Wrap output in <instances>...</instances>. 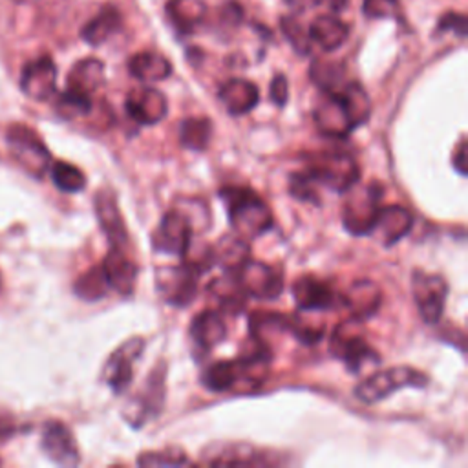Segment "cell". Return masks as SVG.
I'll use <instances>...</instances> for the list:
<instances>
[{
  "label": "cell",
  "mask_w": 468,
  "mask_h": 468,
  "mask_svg": "<svg viewBox=\"0 0 468 468\" xmlns=\"http://www.w3.org/2000/svg\"><path fill=\"white\" fill-rule=\"evenodd\" d=\"M15 430H16L15 420H13L9 415L0 413V441L11 437V435L15 433Z\"/></svg>",
  "instance_id": "cell-45"
},
{
  "label": "cell",
  "mask_w": 468,
  "mask_h": 468,
  "mask_svg": "<svg viewBox=\"0 0 468 468\" xmlns=\"http://www.w3.org/2000/svg\"><path fill=\"white\" fill-rule=\"evenodd\" d=\"M305 172L316 185L327 186L335 192H346L358 183L360 170L355 159L344 152H318L311 154Z\"/></svg>",
  "instance_id": "cell-2"
},
{
  "label": "cell",
  "mask_w": 468,
  "mask_h": 468,
  "mask_svg": "<svg viewBox=\"0 0 468 468\" xmlns=\"http://www.w3.org/2000/svg\"><path fill=\"white\" fill-rule=\"evenodd\" d=\"M411 291L420 318L426 324H437L444 313V302L448 296V283L444 278L417 271L411 280Z\"/></svg>",
  "instance_id": "cell-11"
},
{
  "label": "cell",
  "mask_w": 468,
  "mask_h": 468,
  "mask_svg": "<svg viewBox=\"0 0 468 468\" xmlns=\"http://www.w3.org/2000/svg\"><path fill=\"white\" fill-rule=\"evenodd\" d=\"M165 380H166V364L157 362L155 367L150 371L148 378H144V386L141 391L130 399L124 406V419L139 428L150 419H154L165 402Z\"/></svg>",
  "instance_id": "cell-7"
},
{
  "label": "cell",
  "mask_w": 468,
  "mask_h": 468,
  "mask_svg": "<svg viewBox=\"0 0 468 468\" xmlns=\"http://www.w3.org/2000/svg\"><path fill=\"white\" fill-rule=\"evenodd\" d=\"M435 31L442 33V31H453L459 38H464L466 37V16L461 15V13H455V11H450V13H444L439 22H437V27Z\"/></svg>",
  "instance_id": "cell-41"
},
{
  "label": "cell",
  "mask_w": 468,
  "mask_h": 468,
  "mask_svg": "<svg viewBox=\"0 0 468 468\" xmlns=\"http://www.w3.org/2000/svg\"><path fill=\"white\" fill-rule=\"evenodd\" d=\"M314 188H316V181L307 172H298V174L291 176L289 190L294 197H298L302 201L318 203V196H316Z\"/></svg>",
  "instance_id": "cell-40"
},
{
  "label": "cell",
  "mask_w": 468,
  "mask_h": 468,
  "mask_svg": "<svg viewBox=\"0 0 468 468\" xmlns=\"http://www.w3.org/2000/svg\"><path fill=\"white\" fill-rule=\"evenodd\" d=\"M362 11L367 18H402L399 0H364Z\"/></svg>",
  "instance_id": "cell-39"
},
{
  "label": "cell",
  "mask_w": 468,
  "mask_h": 468,
  "mask_svg": "<svg viewBox=\"0 0 468 468\" xmlns=\"http://www.w3.org/2000/svg\"><path fill=\"white\" fill-rule=\"evenodd\" d=\"M336 93L355 128L364 124L369 119L371 102H369V95L366 93L360 82H347Z\"/></svg>",
  "instance_id": "cell-30"
},
{
  "label": "cell",
  "mask_w": 468,
  "mask_h": 468,
  "mask_svg": "<svg viewBox=\"0 0 468 468\" xmlns=\"http://www.w3.org/2000/svg\"><path fill=\"white\" fill-rule=\"evenodd\" d=\"M104 80V64L99 58L88 57L73 64L68 73L66 88L77 93L90 95L102 84Z\"/></svg>",
  "instance_id": "cell-25"
},
{
  "label": "cell",
  "mask_w": 468,
  "mask_h": 468,
  "mask_svg": "<svg viewBox=\"0 0 468 468\" xmlns=\"http://www.w3.org/2000/svg\"><path fill=\"white\" fill-rule=\"evenodd\" d=\"M40 446L44 453L60 466L79 464V448L69 431V428L58 420H49L44 424Z\"/></svg>",
  "instance_id": "cell-15"
},
{
  "label": "cell",
  "mask_w": 468,
  "mask_h": 468,
  "mask_svg": "<svg viewBox=\"0 0 468 468\" xmlns=\"http://www.w3.org/2000/svg\"><path fill=\"white\" fill-rule=\"evenodd\" d=\"M318 5L329 9V11H344L347 5V0H318Z\"/></svg>",
  "instance_id": "cell-46"
},
{
  "label": "cell",
  "mask_w": 468,
  "mask_h": 468,
  "mask_svg": "<svg viewBox=\"0 0 468 468\" xmlns=\"http://www.w3.org/2000/svg\"><path fill=\"white\" fill-rule=\"evenodd\" d=\"M214 260L227 272H234L249 260V243L245 238L234 234H225L214 247Z\"/></svg>",
  "instance_id": "cell-27"
},
{
  "label": "cell",
  "mask_w": 468,
  "mask_h": 468,
  "mask_svg": "<svg viewBox=\"0 0 468 468\" xmlns=\"http://www.w3.org/2000/svg\"><path fill=\"white\" fill-rule=\"evenodd\" d=\"M22 91L33 101H48L57 88V66L49 57L27 62L20 75Z\"/></svg>",
  "instance_id": "cell-14"
},
{
  "label": "cell",
  "mask_w": 468,
  "mask_h": 468,
  "mask_svg": "<svg viewBox=\"0 0 468 468\" xmlns=\"http://www.w3.org/2000/svg\"><path fill=\"white\" fill-rule=\"evenodd\" d=\"M108 289H110V285H108V280H106V274H104L101 263L88 269L86 272H82L73 285L75 294L86 302L101 300L102 296H106Z\"/></svg>",
  "instance_id": "cell-33"
},
{
  "label": "cell",
  "mask_w": 468,
  "mask_h": 468,
  "mask_svg": "<svg viewBox=\"0 0 468 468\" xmlns=\"http://www.w3.org/2000/svg\"><path fill=\"white\" fill-rule=\"evenodd\" d=\"M342 298L351 311V318L364 322L378 311L382 302V292L375 282L364 278V280L353 282L349 291Z\"/></svg>",
  "instance_id": "cell-22"
},
{
  "label": "cell",
  "mask_w": 468,
  "mask_h": 468,
  "mask_svg": "<svg viewBox=\"0 0 468 468\" xmlns=\"http://www.w3.org/2000/svg\"><path fill=\"white\" fill-rule=\"evenodd\" d=\"M411 227L413 216L408 208L400 205H386L378 208L373 232L377 230L380 234V241L384 247H391L399 239H402L411 230Z\"/></svg>",
  "instance_id": "cell-21"
},
{
  "label": "cell",
  "mask_w": 468,
  "mask_h": 468,
  "mask_svg": "<svg viewBox=\"0 0 468 468\" xmlns=\"http://www.w3.org/2000/svg\"><path fill=\"white\" fill-rule=\"evenodd\" d=\"M207 5L203 0H168L166 15L179 33L194 31L205 18Z\"/></svg>",
  "instance_id": "cell-28"
},
{
  "label": "cell",
  "mask_w": 468,
  "mask_h": 468,
  "mask_svg": "<svg viewBox=\"0 0 468 468\" xmlns=\"http://www.w3.org/2000/svg\"><path fill=\"white\" fill-rule=\"evenodd\" d=\"M292 300L302 311H324L333 309L340 298L327 282L314 276H300L292 283Z\"/></svg>",
  "instance_id": "cell-17"
},
{
  "label": "cell",
  "mask_w": 468,
  "mask_h": 468,
  "mask_svg": "<svg viewBox=\"0 0 468 468\" xmlns=\"http://www.w3.org/2000/svg\"><path fill=\"white\" fill-rule=\"evenodd\" d=\"M280 27H282V33L283 37L287 38V42L292 46V49L298 53V55H307L311 51V37H309V31L292 16H282V22H280Z\"/></svg>",
  "instance_id": "cell-37"
},
{
  "label": "cell",
  "mask_w": 468,
  "mask_h": 468,
  "mask_svg": "<svg viewBox=\"0 0 468 468\" xmlns=\"http://www.w3.org/2000/svg\"><path fill=\"white\" fill-rule=\"evenodd\" d=\"M314 122L329 137H346L355 130L338 93H325V99L314 110Z\"/></svg>",
  "instance_id": "cell-20"
},
{
  "label": "cell",
  "mask_w": 468,
  "mask_h": 468,
  "mask_svg": "<svg viewBox=\"0 0 468 468\" xmlns=\"http://www.w3.org/2000/svg\"><path fill=\"white\" fill-rule=\"evenodd\" d=\"M126 112L139 124H155L165 119L168 112L166 97L150 86L135 88L126 97Z\"/></svg>",
  "instance_id": "cell-16"
},
{
  "label": "cell",
  "mask_w": 468,
  "mask_h": 468,
  "mask_svg": "<svg viewBox=\"0 0 468 468\" xmlns=\"http://www.w3.org/2000/svg\"><path fill=\"white\" fill-rule=\"evenodd\" d=\"M349 190L351 194L346 199L344 210H342V223L349 234L367 236L373 232V227L377 221L382 186L377 183H369L367 186H360V188L353 185Z\"/></svg>",
  "instance_id": "cell-5"
},
{
  "label": "cell",
  "mask_w": 468,
  "mask_h": 468,
  "mask_svg": "<svg viewBox=\"0 0 468 468\" xmlns=\"http://www.w3.org/2000/svg\"><path fill=\"white\" fill-rule=\"evenodd\" d=\"M186 463L188 459L179 448H166L163 452H146L137 459V464L141 466H179Z\"/></svg>",
  "instance_id": "cell-38"
},
{
  "label": "cell",
  "mask_w": 468,
  "mask_h": 468,
  "mask_svg": "<svg viewBox=\"0 0 468 468\" xmlns=\"http://www.w3.org/2000/svg\"><path fill=\"white\" fill-rule=\"evenodd\" d=\"M7 144L13 157L33 177H42L51 166V154L42 139L26 124H13L7 130Z\"/></svg>",
  "instance_id": "cell-6"
},
{
  "label": "cell",
  "mask_w": 468,
  "mask_h": 468,
  "mask_svg": "<svg viewBox=\"0 0 468 468\" xmlns=\"http://www.w3.org/2000/svg\"><path fill=\"white\" fill-rule=\"evenodd\" d=\"M221 16H223V22L229 24V26H238L243 18V11H241V5L238 2H229L223 5L221 9Z\"/></svg>",
  "instance_id": "cell-43"
},
{
  "label": "cell",
  "mask_w": 468,
  "mask_h": 468,
  "mask_svg": "<svg viewBox=\"0 0 468 468\" xmlns=\"http://www.w3.org/2000/svg\"><path fill=\"white\" fill-rule=\"evenodd\" d=\"M143 347V338H128L106 360L102 369V380L112 388L113 393H122L130 386L133 377V362L141 356Z\"/></svg>",
  "instance_id": "cell-12"
},
{
  "label": "cell",
  "mask_w": 468,
  "mask_h": 468,
  "mask_svg": "<svg viewBox=\"0 0 468 468\" xmlns=\"http://www.w3.org/2000/svg\"><path fill=\"white\" fill-rule=\"evenodd\" d=\"M236 280L245 294L260 300H274L283 289L282 272L276 267L261 261L247 260L236 271Z\"/></svg>",
  "instance_id": "cell-10"
},
{
  "label": "cell",
  "mask_w": 468,
  "mask_h": 468,
  "mask_svg": "<svg viewBox=\"0 0 468 468\" xmlns=\"http://www.w3.org/2000/svg\"><path fill=\"white\" fill-rule=\"evenodd\" d=\"M93 207H95V216L99 219V225L106 234L110 247L126 249L128 230L122 221L121 210L117 207L115 194L110 188H101L93 197Z\"/></svg>",
  "instance_id": "cell-13"
},
{
  "label": "cell",
  "mask_w": 468,
  "mask_h": 468,
  "mask_svg": "<svg viewBox=\"0 0 468 468\" xmlns=\"http://www.w3.org/2000/svg\"><path fill=\"white\" fill-rule=\"evenodd\" d=\"M453 166L455 170L461 174V176H466L468 168H466V141L463 139L455 150V155H453Z\"/></svg>",
  "instance_id": "cell-44"
},
{
  "label": "cell",
  "mask_w": 468,
  "mask_h": 468,
  "mask_svg": "<svg viewBox=\"0 0 468 468\" xmlns=\"http://www.w3.org/2000/svg\"><path fill=\"white\" fill-rule=\"evenodd\" d=\"M128 69L135 79L143 82H157L172 73V64L159 53L141 51L130 58Z\"/></svg>",
  "instance_id": "cell-26"
},
{
  "label": "cell",
  "mask_w": 468,
  "mask_h": 468,
  "mask_svg": "<svg viewBox=\"0 0 468 468\" xmlns=\"http://www.w3.org/2000/svg\"><path fill=\"white\" fill-rule=\"evenodd\" d=\"M51 179L62 192H79L86 186V176L75 165L66 161H57L51 166Z\"/></svg>",
  "instance_id": "cell-35"
},
{
  "label": "cell",
  "mask_w": 468,
  "mask_h": 468,
  "mask_svg": "<svg viewBox=\"0 0 468 468\" xmlns=\"http://www.w3.org/2000/svg\"><path fill=\"white\" fill-rule=\"evenodd\" d=\"M207 463L212 466H249V464H265L267 461L260 452L249 444H230L219 446L218 453L207 457Z\"/></svg>",
  "instance_id": "cell-31"
},
{
  "label": "cell",
  "mask_w": 468,
  "mask_h": 468,
  "mask_svg": "<svg viewBox=\"0 0 468 468\" xmlns=\"http://www.w3.org/2000/svg\"><path fill=\"white\" fill-rule=\"evenodd\" d=\"M192 234L194 227L186 214L179 208H172L161 218L157 229L154 230L152 245L157 252L183 258L192 241Z\"/></svg>",
  "instance_id": "cell-9"
},
{
  "label": "cell",
  "mask_w": 468,
  "mask_h": 468,
  "mask_svg": "<svg viewBox=\"0 0 468 468\" xmlns=\"http://www.w3.org/2000/svg\"><path fill=\"white\" fill-rule=\"evenodd\" d=\"M91 97L84 93H77L71 90H64L57 99V112L62 119H75L90 113Z\"/></svg>",
  "instance_id": "cell-36"
},
{
  "label": "cell",
  "mask_w": 468,
  "mask_h": 468,
  "mask_svg": "<svg viewBox=\"0 0 468 468\" xmlns=\"http://www.w3.org/2000/svg\"><path fill=\"white\" fill-rule=\"evenodd\" d=\"M426 384H428V377L422 371L413 369L410 366H399V367L380 369L369 375L366 380H362L355 388V397L360 402L373 404L402 388H424Z\"/></svg>",
  "instance_id": "cell-3"
},
{
  "label": "cell",
  "mask_w": 468,
  "mask_h": 468,
  "mask_svg": "<svg viewBox=\"0 0 468 468\" xmlns=\"http://www.w3.org/2000/svg\"><path fill=\"white\" fill-rule=\"evenodd\" d=\"M188 335H190V340L194 346V353L208 355L210 349L216 347L225 338L227 324L218 311L207 309L194 316V320L188 327Z\"/></svg>",
  "instance_id": "cell-18"
},
{
  "label": "cell",
  "mask_w": 468,
  "mask_h": 468,
  "mask_svg": "<svg viewBox=\"0 0 468 468\" xmlns=\"http://www.w3.org/2000/svg\"><path fill=\"white\" fill-rule=\"evenodd\" d=\"M218 97L230 115H245L258 104L260 91L250 80L230 79L221 84Z\"/></svg>",
  "instance_id": "cell-23"
},
{
  "label": "cell",
  "mask_w": 468,
  "mask_h": 468,
  "mask_svg": "<svg viewBox=\"0 0 468 468\" xmlns=\"http://www.w3.org/2000/svg\"><path fill=\"white\" fill-rule=\"evenodd\" d=\"M307 31L311 40L316 42L324 51L338 49L349 37L347 24L333 15L316 16Z\"/></svg>",
  "instance_id": "cell-24"
},
{
  "label": "cell",
  "mask_w": 468,
  "mask_h": 468,
  "mask_svg": "<svg viewBox=\"0 0 468 468\" xmlns=\"http://www.w3.org/2000/svg\"><path fill=\"white\" fill-rule=\"evenodd\" d=\"M212 135V122L207 117H188L179 126V141L185 148L205 150Z\"/></svg>",
  "instance_id": "cell-34"
},
{
  "label": "cell",
  "mask_w": 468,
  "mask_h": 468,
  "mask_svg": "<svg viewBox=\"0 0 468 468\" xmlns=\"http://www.w3.org/2000/svg\"><path fill=\"white\" fill-rule=\"evenodd\" d=\"M227 205L229 221L234 232L245 239L261 236L272 227L271 208L249 188H223L219 192Z\"/></svg>",
  "instance_id": "cell-1"
},
{
  "label": "cell",
  "mask_w": 468,
  "mask_h": 468,
  "mask_svg": "<svg viewBox=\"0 0 468 468\" xmlns=\"http://www.w3.org/2000/svg\"><path fill=\"white\" fill-rule=\"evenodd\" d=\"M269 95H271V101L276 104V106H283L289 99V84H287V79L285 75L278 73L274 75L272 82H271V90H269Z\"/></svg>",
  "instance_id": "cell-42"
},
{
  "label": "cell",
  "mask_w": 468,
  "mask_h": 468,
  "mask_svg": "<svg viewBox=\"0 0 468 468\" xmlns=\"http://www.w3.org/2000/svg\"><path fill=\"white\" fill-rule=\"evenodd\" d=\"M309 77L324 93H335L344 86L346 68L340 62L316 58L309 68Z\"/></svg>",
  "instance_id": "cell-32"
},
{
  "label": "cell",
  "mask_w": 468,
  "mask_h": 468,
  "mask_svg": "<svg viewBox=\"0 0 468 468\" xmlns=\"http://www.w3.org/2000/svg\"><path fill=\"white\" fill-rule=\"evenodd\" d=\"M291 7H294V9H298V11H305V9H309V7H314V5H318V0H285Z\"/></svg>",
  "instance_id": "cell-47"
},
{
  "label": "cell",
  "mask_w": 468,
  "mask_h": 468,
  "mask_svg": "<svg viewBox=\"0 0 468 468\" xmlns=\"http://www.w3.org/2000/svg\"><path fill=\"white\" fill-rule=\"evenodd\" d=\"M197 280L199 272L185 261L155 269V289L159 296L174 307H186L196 298Z\"/></svg>",
  "instance_id": "cell-8"
},
{
  "label": "cell",
  "mask_w": 468,
  "mask_h": 468,
  "mask_svg": "<svg viewBox=\"0 0 468 468\" xmlns=\"http://www.w3.org/2000/svg\"><path fill=\"white\" fill-rule=\"evenodd\" d=\"M0 285H2V278H0Z\"/></svg>",
  "instance_id": "cell-48"
},
{
  "label": "cell",
  "mask_w": 468,
  "mask_h": 468,
  "mask_svg": "<svg viewBox=\"0 0 468 468\" xmlns=\"http://www.w3.org/2000/svg\"><path fill=\"white\" fill-rule=\"evenodd\" d=\"M121 27V13L115 7H102L82 29L80 37L90 46H101Z\"/></svg>",
  "instance_id": "cell-29"
},
{
  "label": "cell",
  "mask_w": 468,
  "mask_h": 468,
  "mask_svg": "<svg viewBox=\"0 0 468 468\" xmlns=\"http://www.w3.org/2000/svg\"><path fill=\"white\" fill-rule=\"evenodd\" d=\"M360 322L351 318L344 324H340L331 336L329 349L331 353L344 360L347 366V371L358 373L366 366H377L380 362L378 353L366 342V338L360 333Z\"/></svg>",
  "instance_id": "cell-4"
},
{
  "label": "cell",
  "mask_w": 468,
  "mask_h": 468,
  "mask_svg": "<svg viewBox=\"0 0 468 468\" xmlns=\"http://www.w3.org/2000/svg\"><path fill=\"white\" fill-rule=\"evenodd\" d=\"M101 265L106 274L110 289L117 291L122 296L132 294L137 280V265L128 258L126 249L110 247Z\"/></svg>",
  "instance_id": "cell-19"
}]
</instances>
